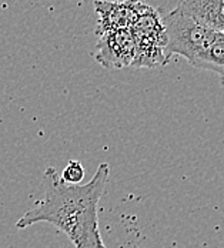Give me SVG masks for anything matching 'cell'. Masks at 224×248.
<instances>
[{
	"label": "cell",
	"mask_w": 224,
	"mask_h": 248,
	"mask_svg": "<svg viewBox=\"0 0 224 248\" xmlns=\"http://www.w3.org/2000/svg\"><path fill=\"white\" fill-rule=\"evenodd\" d=\"M110 166L101 163L86 184L69 186L60 180L56 169L45 171V196L17 220L16 228L49 223L66 234L76 248H87L101 238L99 230L100 199L106 190Z\"/></svg>",
	"instance_id": "6da1fadb"
},
{
	"label": "cell",
	"mask_w": 224,
	"mask_h": 248,
	"mask_svg": "<svg viewBox=\"0 0 224 248\" xmlns=\"http://www.w3.org/2000/svg\"><path fill=\"white\" fill-rule=\"evenodd\" d=\"M161 26L166 37V63H169L173 56H180L193 64V62L208 46L217 31L186 13L178 6L161 17Z\"/></svg>",
	"instance_id": "7a4b0ae2"
},
{
	"label": "cell",
	"mask_w": 224,
	"mask_h": 248,
	"mask_svg": "<svg viewBox=\"0 0 224 248\" xmlns=\"http://www.w3.org/2000/svg\"><path fill=\"white\" fill-rule=\"evenodd\" d=\"M96 45V60L106 69H122L130 66L134 60L136 45L128 29L110 30L99 34Z\"/></svg>",
	"instance_id": "3957f363"
},
{
	"label": "cell",
	"mask_w": 224,
	"mask_h": 248,
	"mask_svg": "<svg viewBox=\"0 0 224 248\" xmlns=\"http://www.w3.org/2000/svg\"><path fill=\"white\" fill-rule=\"evenodd\" d=\"M192 66L200 70L216 73L220 77V83L224 87V33L216 31L213 40L197 56Z\"/></svg>",
	"instance_id": "277c9868"
},
{
	"label": "cell",
	"mask_w": 224,
	"mask_h": 248,
	"mask_svg": "<svg viewBox=\"0 0 224 248\" xmlns=\"http://www.w3.org/2000/svg\"><path fill=\"white\" fill-rule=\"evenodd\" d=\"M84 175H86V170L83 164L79 160H70L60 174V180L69 186H79L81 184Z\"/></svg>",
	"instance_id": "5b68a950"
},
{
	"label": "cell",
	"mask_w": 224,
	"mask_h": 248,
	"mask_svg": "<svg viewBox=\"0 0 224 248\" xmlns=\"http://www.w3.org/2000/svg\"><path fill=\"white\" fill-rule=\"evenodd\" d=\"M177 6L184 12H192L203 7H224V0H178Z\"/></svg>",
	"instance_id": "8992f818"
},
{
	"label": "cell",
	"mask_w": 224,
	"mask_h": 248,
	"mask_svg": "<svg viewBox=\"0 0 224 248\" xmlns=\"http://www.w3.org/2000/svg\"><path fill=\"white\" fill-rule=\"evenodd\" d=\"M87 248H106V247H104V244H103V240L99 238L97 241H95L93 244H90Z\"/></svg>",
	"instance_id": "52a82bcc"
},
{
	"label": "cell",
	"mask_w": 224,
	"mask_h": 248,
	"mask_svg": "<svg viewBox=\"0 0 224 248\" xmlns=\"http://www.w3.org/2000/svg\"><path fill=\"white\" fill-rule=\"evenodd\" d=\"M123 1H126V0H123ZM139 1H140V0H139Z\"/></svg>",
	"instance_id": "ba28073f"
}]
</instances>
